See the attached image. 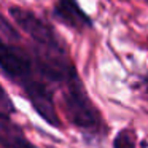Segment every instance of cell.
Listing matches in <instances>:
<instances>
[{
	"label": "cell",
	"mask_w": 148,
	"mask_h": 148,
	"mask_svg": "<svg viewBox=\"0 0 148 148\" xmlns=\"http://www.w3.org/2000/svg\"><path fill=\"white\" fill-rule=\"evenodd\" d=\"M0 69L7 80L23 91L35 113L46 124L62 129V119L56 105L58 89L40 70L32 49L23 42V32L13 26L7 16L2 18Z\"/></svg>",
	"instance_id": "cell-1"
},
{
	"label": "cell",
	"mask_w": 148,
	"mask_h": 148,
	"mask_svg": "<svg viewBox=\"0 0 148 148\" xmlns=\"http://www.w3.org/2000/svg\"><path fill=\"white\" fill-rule=\"evenodd\" d=\"M64 116L88 140H100L107 135L108 126L100 110L88 94L81 77L72 80L61 91Z\"/></svg>",
	"instance_id": "cell-2"
},
{
	"label": "cell",
	"mask_w": 148,
	"mask_h": 148,
	"mask_svg": "<svg viewBox=\"0 0 148 148\" xmlns=\"http://www.w3.org/2000/svg\"><path fill=\"white\" fill-rule=\"evenodd\" d=\"M51 18L75 32L94 27L92 18L81 8L78 0H56L51 8Z\"/></svg>",
	"instance_id": "cell-3"
},
{
	"label": "cell",
	"mask_w": 148,
	"mask_h": 148,
	"mask_svg": "<svg viewBox=\"0 0 148 148\" xmlns=\"http://www.w3.org/2000/svg\"><path fill=\"white\" fill-rule=\"evenodd\" d=\"M13 110H0V143L2 148H40L24 134L23 127L11 118Z\"/></svg>",
	"instance_id": "cell-4"
},
{
	"label": "cell",
	"mask_w": 148,
	"mask_h": 148,
	"mask_svg": "<svg viewBox=\"0 0 148 148\" xmlns=\"http://www.w3.org/2000/svg\"><path fill=\"white\" fill-rule=\"evenodd\" d=\"M113 148H137V135L131 127H123L116 132L113 138Z\"/></svg>",
	"instance_id": "cell-5"
},
{
	"label": "cell",
	"mask_w": 148,
	"mask_h": 148,
	"mask_svg": "<svg viewBox=\"0 0 148 148\" xmlns=\"http://www.w3.org/2000/svg\"><path fill=\"white\" fill-rule=\"evenodd\" d=\"M132 88H134V91L138 92L140 99L147 103V108H148V72L142 73L140 77L137 78V81L132 84Z\"/></svg>",
	"instance_id": "cell-6"
}]
</instances>
